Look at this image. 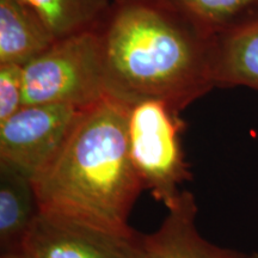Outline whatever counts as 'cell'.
<instances>
[{
  "label": "cell",
  "instance_id": "cell-1",
  "mask_svg": "<svg viewBox=\"0 0 258 258\" xmlns=\"http://www.w3.org/2000/svg\"><path fill=\"white\" fill-rule=\"evenodd\" d=\"M108 95L179 112L215 88V37L161 0L114 4L98 28Z\"/></svg>",
  "mask_w": 258,
  "mask_h": 258
},
{
  "label": "cell",
  "instance_id": "cell-2",
  "mask_svg": "<svg viewBox=\"0 0 258 258\" xmlns=\"http://www.w3.org/2000/svg\"><path fill=\"white\" fill-rule=\"evenodd\" d=\"M131 105L105 97L84 109L53 161L32 179L40 212L115 232L144 190L129 153Z\"/></svg>",
  "mask_w": 258,
  "mask_h": 258
},
{
  "label": "cell",
  "instance_id": "cell-3",
  "mask_svg": "<svg viewBox=\"0 0 258 258\" xmlns=\"http://www.w3.org/2000/svg\"><path fill=\"white\" fill-rule=\"evenodd\" d=\"M108 96L98 28L60 38L23 66V105L85 109Z\"/></svg>",
  "mask_w": 258,
  "mask_h": 258
},
{
  "label": "cell",
  "instance_id": "cell-4",
  "mask_svg": "<svg viewBox=\"0 0 258 258\" xmlns=\"http://www.w3.org/2000/svg\"><path fill=\"white\" fill-rule=\"evenodd\" d=\"M178 112L160 101L138 102L128 117L129 153L144 189L165 205L175 206L190 178L179 143Z\"/></svg>",
  "mask_w": 258,
  "mask_h": 258
},
{
  "label": "cell",
  "instance_id": "cell-5",
  "mask_svg": "<svg viewBox=\"0 0 258 258\" xmlns=\"http://www.w3.org/2000/svg\"><path fill=\"white\" fill-rule=\"evenodd\" d=\"M83 110L62 104L23 105L0 122V165L32 180L60 152Z\"/></svg>",
  "mask_w": 258,
  "mask_h": 258
},
{
  "label": "cell",
  "instance_id": "cell-6",
  "mask_svg": "<svg viewBox=\"0 0 258 258\" xmlns=\"http://www.w3.org/2000/svg\"><path fill=\"white\" fill-rule=\"evenodd\" d=\"M144 235L115 232L59 215H37L23 243L29 258H143Z\"/></svg>",
  "mask_w": 258,
  "mask_h": 258
},
{
  "label": "cell",
  "instance_id": "cell-7",
  "mask_svg": "<svg viewBox=\"0 0 258 258\" xmlns=\"http://www.w3.org/2000/svg\"><path fill=\"white\" fill-rule=\"evenodd\" d=\"M198 205L183 190L163 224L144 235L143 258H249L239 251L215 245L202 237L196 226Z\"/></svg>",
  "mask_w": 258,
  "mask_h": 258
},
{
  "label": "cell",
  "instance_id": "cell-8",
  "mask_svg": "<svg viewBox=\"0 0 258 258\" xmlns=\"http://www.w3.org/2000/svg\"><path fill=\"white\" fill-rule=\"evenodd\" d=\"M57 41L22 0H0V63L24 66Z\"/></svg>",
  "mask_w": 258,
  "mask_h": 258
},
{
  "label": "cell",
  "instance_id": "cell-9",
  "mask_svg": "<svg viewBox=\"0 0 258 258\" xmlns=\"http://www.w3.org/2000/svg\"><path fill=\"white\" fill-rule=\"evenodd\" d=\"M40 214L32 180L0 165V247L2 253L23 250Z\"/></svg>",
  "mask_w": 258,
  "mask_h": 258
},
{
  "label": "cell",
  "instance_id": "cell-10",
  "mask_svg": "<svg viewBox=\"0 0 258 258\" xmlns=\"http://www.w3.org/2000/svg\"><path fill=\"white\" fill-rule=\"evenodd\" d=\"M213 78L215 88L258 90V19L215 37Z\"/></svg>",
  "mask_w": 258,
  "mask_h": 258
},
{
  "label": "cell",
  "instance_id": "cell-11",
  "mask_svg": "<svg viewBox=\"0 0 258 258\" xmlns=\"http://www.w3.org/2000/svg\"><path fill=\"white\" fill-rule=\"evenodd\" d=\"M57 40L99 28L114 0H22Z\"/></svg>",
  "mask_w": 258,
  "mask_h": 258
},
{
  "label": "cell",
  "instance_id": "cell-12",
  "mask_svg": "<svg viewBox=\"0 0 258 258\" xmlns=\"http://www.w3.org/2000/svg\"><path fill=\"white\" fill-rule=\"evenodd\" d=\"M213 37L258 19V0H161Z\"/></svg>",
  "mask_w": 258,
  "mask_h": 258
},
{
  "label": "cell",
  "instance_id": "cell-13",
  "mask_svg": "<svg viewBox=\"0 0 258 258\" xmlns=\"http://www.w3.org/2000/svg\"><path fill=\"white\" fill-rule=\"evenodd\" d=\"M23 106V66L0 63V122Z\"/></svg>",
  "mask_w": 258,
  "mask_h": 258
},
{
  "label": "cell",
  "instance_id": "cell-14",
  "mask_svg": "<svg viewBox=\"0 0 258 258\" xmlns=\"http://www.w3.org/2000/svg\"><path fill=\"white\" fill-rule=\"evenodd\" d=\"M0 258H29V257L27 256V253L22 250V251H16V252L2 253V257Z\"/></svg>",
  "mask_w": 258,
  "mask_h": 258
},
{
  "label": "cell",
  "instance_id": "cell-15",
  "mask_svg": "<svg viewBox=\"0 0 258 258\" xmlns=\"http://www.w3.org/2000/svg\"><path fill=\"white\" fill-rule=\"evenodd\" d=\"M128 2H134V0H114L115 4H122V3H128Z\"/></svg>",
  "mask_w": 258,
  "mask_h": 258
},
{
  "label": "cell",
  "instance_id": "cell-16",
  "mask_svg": "<svg viewBox=\"0 0 258 258\" xmlns=\"http://www.w3.org/2000/svg\"><path fill=\"white\" fill-rule=\"evenodd\" d=\"M249 258H258V253H254L252 256H249Z\"/></svg>",
  "mask_w": 258,
  "mask_h": 258
}]
</instances>
